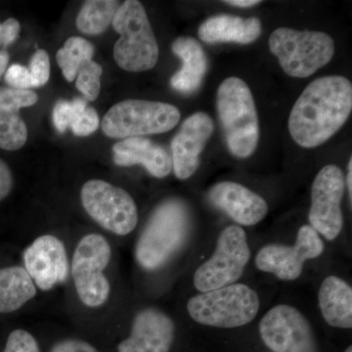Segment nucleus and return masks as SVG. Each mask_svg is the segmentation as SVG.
I'll return each instance as SVG.
<instances>
[{"label": "nucleus", "instance_id": "f257e3e1", "mask_svg": "<svg viewBox=\"0 0 352 352\" xmlns=\"http://www.w3.org/2000/svg\"><path fill=\"white\" fill-rule=\"evenodd\" d=\"M352 110V85L328 76L308 85L292 109L289 131L303 148L318 147L346 124Z\"/></svg>", "mask_w": 352, "mask_h": 352}, {"label": "nucleus", "instance_id": "f03ea898", "mask_svg": "<svg viewBox=\"0 0 352 352\" xmlns=\"http://www.w3.org/2000/svg\"><path fill=\"white\" fill-rule=\"evenodd\" d=\"M188 208L182 201L170 199L155 208L135 248L141 267H161L184 244L190 231Z\"/></svg>", "mask_w": 352, "mask_h": 352}, {"label": "nucleus", "instance_id": "7ed1b4c3", "mask_svg": "<svg viewBox=\"0 0 352 352\" xmlns=\"http://www.w3.org/2000/svg\"><path fill=\"white\" fill-rule=\"evenodd\" d=\"M217 108L231 154L241 159L252 156L259 139L256 104L251 89L236 76L219 85Z\"/></svg>", "mask_w": 352, "mask_h": 352}, {"label": "nucleus", "instance_id": "20e7f679", "mask_svg": "<svg viewBox=\"0 0 352 352\" xmlns=\"http://www.w3.org/2000/svg\"><path fill=\"white\" fill-rule=\"evenodd\" d=\"M112 25L120 34L113 46V58L120 68L139 73L156 66L159 46L141 2L127 0L120 4Z\"/></svg>", "mask_w": 352, "mask_h": 352}, {"label": "nucleus", "instance_id": "39448f33", "mask_svg": "<svg viewBox=\"0 0 352 352\" xmlns=\"http://www.w3.org/2000/svg\"><path fill=\"white\" fill-rule=\"evenodd\" d=\"M258 294L244 284H233L192 296L190 317L201 325L232 329L251 323L258 314Z\"/></svg>", "mask_w": 352, "mask_h": 352}, {"label": "nucleus", "instance_id": "423d86ee", "mask_svg": "<svg viewBox=\"0 0 352 352\" xmlns=\"http://www.w3.org/2000/svg\"><path fill=\"white\" fill-rule=\"evenodd\" d=\"M270 50L287 75L305 78L332 60L335 43L324 32L279 28L270 36Z\"/></svg>", "mask_w": 352, "mask_h": 352}, {"label": "nucleus", "instance_id": "0eeeda50", "mask_svg": "<svg viewBox=\"0 0 352 352\" xmlns=\"http://www.w3.org/2000/svg\"><path fill=\"white\" fill-rule=\"evenodd\" d=\"M179 120V110L170 104L129 99L108 111L102 131L111 138H140L170 131Z\"/></svg>", "mask_w": 352, "mask_h": 352}, {"label": "nucleus", "instance_id": "6e6552de", "mask_svg": "<svg viewBox=\"0 0 352 352\" xmlns=\"http://www.w3.org/2000/svg\"><path fill=\"white\" fill-rule=\"evenodd\" d=\"M111 258V245L100 234H87L76 245L72 261V276L80 302L88 307H101L110 296L111 285L104 270Z\"/></svg>", "mask_w": 352, "mask_h": 352}, {"label": "nucleus", "instance_id": "1a4fd4ad", "mask_svg": "<svg viewBox=\"0 0 352 352\" xmlns=\"http://www.w3.org/2000/svg\"><path fill=\"white\" fill-rule=\"evenodd\" d=\"M251 258L247 235L240 226L226 227L220 233L212 258L194 274V286L201 293L236 284Z\"/></svg>", "mask_w": 352, "mask_h": 352}, {"label": "nucleus", "instance_id": "9d476101", "mask_svg": "<svg viewBox=\"0 0 352 352\" xmlns=\"http://www.w3.org/2000/svg\"><path fill=\"white\" fill-rule=\"evenodd\" d=\"M80 199L85 212L109 232L126 236L138 226V207L126 190L92 179L83 185Z\"/></svg>", "mask_w": 352, "mask_h": 352}, {"label": "nucleus", "instance_id": "9b49d317", "mask_svg": "<svg viewBox=\"0 0 352 352\" xmlns=\"http://www.w3.org/2000/svg\"><path fill=\"white\" fill-rule=\"evenodd\" d=\"M259 333L272 352H318L311 325L291 305L271 308L259 323Z\"/></svg>", "mask_w": 352, "mask_h": 352}, {"label": "nucleus", "instance_id": "f8f14e48", "mask_svg": "<svg viewBox=\"0 0 352 352\" xmlns=\"http://www.w3.org/2000/svg\"><path fill=\"white\" fill-rule=\"evenodd\" d=\"M344 186V173L333 164L324 166L312 184L308 219L312 228L329 241L335 240L342 232L344 217L340 204Z\"/></svg>", "mask_w": 352, "mask_h": 352}, {"label": "nucleus", "instance_id": "ddd939ff", "mask_svg": "<svg viewBox=\"0 0 352 352\" xmlns=\"http://www.w3.org/2000/svg\"><path fill=\"white\" fill-rule=\"evenodd\" d=\"M324 243L318 233L309 226L298 230L296 244H270L261 248L256 258V265L263 272L272 273L284 281H294L302 273L307 261L323 254Z\"/></svg>", "mask_w": 352, "mask_h": 352}, {"label": "nucleus", "instance_id": "4468645a", "mask_svg": "<svg viewBox=\"0 0 352 352\" xmlns=\"http://www.w3.org/2000/svg\"><path fill=\"white\" fill-rule=\"evenodd\" d=\"M23 261L28 274L36 287L43 291H50L68 279L66 247L55 236L47 234L36 238L25 250Z\"/></svg>", "mask_w": 352, "mask_h": 352}, {"label": "nucleus", "instance_id": "2eb2a0df", "mask_svg": "<svg viewBox=\"0 0 352 352\" xmlns=\"http://www.w3.org/2000/svg\"><path fill=\"white\" fill-rule=\"evenodd\" d=\"M214 129V120L203 112L194 113L183 122L171 141L173 168L178 179H188L198 170L201 152Z\"/></svg>", "mask_w": 352, "mask_h": 352}, {"label": "nucleus", "instance_id": "dca6fc26", "mask_svg": "<svg viewBox=\"0 0 352 352\" xmlns=\"http://www.w3.org/2000/svg\"><path fill=\"white\" fill-rule=\"evenodd\" d=\"M175 337V325L156 308L141 310L134 317L131 333L118 346V352H170Z\"/></svg>", "mask_w": 352, "mask_h": 352}, {"label": "nucleus", "instance_id": "f3484780", "mask_svg": "<svg viewBox=\"0 0 352 352\" xmlns=\"http://www.w3.org/2000/svg\"><path fill=\"white\" fill-rule=\"evenodd\" d=\"M208 196L212 205L241 226H256L268 212L265 200L239 183H217Z\"/></svg>", "mask_w": 352, "mask_h": 352}, {"label": "nucleus", "instance_id": "a211bd4d", "mask_svg": "<svg viewBox=\"0 0 352 352\" xmlns=\"http://www.w3.org/2000/svg\"><path fill=\"white\" fill-rule=\"evenodd\" d=\"M113 159L120 166L142 164L150 175L166 177L173 170L170 153L161 145L143 138H126L113 147Z\"/></svg>", "mask_w": 352, "mask_h": 352}, {"label": "nucleus", "instance_id": "6ab92c4d", "mask_svg": "<svg viewBox=\"0 0 352 352\" xmlns=\"http://www.w3.org/2000/svg\"><path fill=\"white\" fill-rule=\"evenodd\" d=\"M173 53L183 61L182 68L170 78L176 91L192 94L200 88L208 71V58L198 41L189 36H180L173 41Z\"/></svg>", "mask_w": 352, "mask_h": 352}, {"label": "nucleus", "instance_id": "aec40b11", "mask_svg": "<svg viewBox=\"0 0 352 352\" xmlns=\"http://www.w3.org/2000/svg\"><path fill=\"white\" fill-rule=\"evenodd\" d=\"M263 27L258 18H243L220 14L208 18L199 28V36L207 43H254L261 36Z\"/></svg>", "mask_w": 352, "mask_h": 352}, {"label": "nucleus", "instance_id": "412c9836", "mask_svg": "<svg viewBox=\"0 0 352 352\" xmlns=\"http://www.w3.org/2000/svg\"><path fill=\"white\" fill-rule=\"evenodd\" d=\"M318 302L329 325L352 328V289L346 281L337 276L325 278L319 289Z\"/></svg>", "mask_w": 352, "mask_h": 352}, {"label": "nucleus", "instance_id": "4be33fe9", "mask_svg": "<svg viewBox=\"0 0 352 352\" xmlns=\"http://www.w3.org/2000/svg\"><path fill=\"white\" fill-rule=\"evenodd\" d=\"M36 287L22 266L0 268V314H11L36 296Z\"/></svg>", "mask_w": 352, "mask_h": 352}, {"label": "nucleus", "instance_id": "5701e85b", "mask_svg": "<svg viewBox=\"0 0 352 352\" xmlns=\"http://www.w3.org/2000/svg\"><path fill=\"white\" fill-rule=\"evenodd\" d=\"M120 7L116 0H88L76 17V27L83 34H100L112 24Z\"/></svg>", "mask_w": 352, "mask_h": 352}, {"label": "nucleus", "instance_id": "b1692460", "mask_svg": "<svg viewBox=\"0 0 352 352\" xmlns=\"http://www.w3.org/2000/svg\"><path fill=\"white\" fill-rule=\"evenodd\" d=\"M94 46L87 39L80 36H72L67 39L63 48L57 51L56 60L63 72L64 78L68 82H74L78 69L83 62L92 60Z\"/></svg>", "mask_w": 352, "mask_h": 352}, {"label": "nucleus", "instance_id": "393cba45", "mask_svg": "<svg viewBox=\"0 0 352 352\" xmlns=\"http://www.w3.org/2000/svg\"><path fill=\"white\" fill-rule=\"evenodd\" d=\"M28 129L19 113H0V148L16 151L27 142Z\"/></svg>", "mask_w": 352, "mask_h": 352}, {"label": "nucleus", "instance_id": "a878e982", "mask_svg": "<svg viewBox=\"0 0 352 352\" xmlns=\"http://www.w3.org/2000/svg\"><path fill=\"white\" fill-rule=\"evenodd\" d=\"M103 69L94 60L83 62L76 74V87L88 101L96 100L101 90L100 78Z\"/></svg>", "mask_w": 352, "mask_h": 352}, {"label": "nucleus", "instance_id": "bb28decb", "mask_svg": "<svg viewBox=\"0 0 352 352\" xmlns=\"http://www.w3.org/2000/svg\"><path fill=\"white\" fill-rule=\"evenodd\" d=\"M38 100L32 90L0 87V113H19L20 109L31 107Z\"/></svg>", "mask_w": 352, "mask_h": 352}, {"label": "nucleus", "instance_id": "cd10ccee", "mask_svg": "<svg viewBox=\"0 0 352 352\" xmlns=\"http://www.w3.org/2000/svg\"><path fill=\"white\" fill-rule=\"evenodd\" d=\"M87 101L76 98L69 102L60 100L53 109V122L59 132H65L72 126L78 116L87 108Z\"/></svg>", "mask_w": 352, "mask_h": 352}, {"label": "nucleus", "instance_id": "c85d7f7f", "mask_svg": "<svg viewBox=\"0 0 352 352\" xmlns=\"http://www.w3.org/2000/svg\"><path fill=\"white\" fill-rule=\"evenodd\" d=\"M29 72L32 87H43L50 80V60L45 50H41L34 53L30 62Z\"/></svg>", "mask_w": 352, "mask_h": 352}, {"label": "nucleus", "instance_id": "c756f323", "mask_svg": "<svg viewBox=\"0 0 352 352\" xmlns=\"http://www.w3.org/2000/svg\"><path fill=\"white\" fill-rule=\"evenodd\" d=\"M3 352H41V349L32 333L18 329L9 335Z\"/></svg>", "mask_w": 352, "mask_h": 352}, {"label": "nucleus", "instance_id": "7c9ffc66", "mask_svg": "<svg viewBox=\"0 0 352 352\" xmlns=\"http://www.w3.org/2000/svg\"><path fill=\"white\" fill-rule=\"evenodd\" d=\"M99 124L100 122H99L98 113L96 110L92 107H87L83 112L78 116L69 129L75 135L85 138V136L90 135L96 131L98 129Z\"/></svg>", "mask_w": 352, "mask_h": 352}, {"label": "nucleus", "instance_id": "2f4dec72", "mask_svg": "<svg viewBox=\"0 0 352 352\" xmlns=\"http://www.w3.org/2000/svg\"><path fill=\"white\" fill-rule=\"evenodd\" d=\"M4 78L9 87L15 89L29 90L32 88L29 69L19 64L11 65L4 74Z\"/></svg>", "mask_w": 352, "mask_h": 352}, {"label": "nucleus", "instance_id": "473e14b6", "mask_svg": "<svg viewBox=\"0 0 352 352\" xmlns=\"http://www.w3.org/2000/svg\"><path fill=\"white\" fill-rule=\"evenodd\" d=\"M20 34V24L17 20L10 18L0 23V50H6L17 39Z\"/></svg>", "mask_w": 352, "mask_h": 352}, {"label": "nucleus", "instance_id": "72a5a7b5", "mask_svg": "<svg viewBox=\"0 0 352 352\" xmlns=\"http://www.w3.org/2000/svg\"><path fill=\"white\" fill-rule=\"evenodd\" d=\"M50 352H98L89 342L82 340L67 339L58 342Z\"/></svg>", "mask_w": 352, "mask_h": 352}, {"label": "nucleus", "instance_id": "f704fd0d", "mask_svg": "<svg viewBox=\"0 0 352 352\" xmlns=\"http://www.w3.org/2000/svg\"><path fill=\"white\" fill-rule=\"evenodd\" d=\"M13 187V175L10 168L0 159V201L10 194Z\"/></svg>", "mask_w": 352, "mask_h": 352}, {"label": "nucleus", "instance_id": "c9c22d12", "mask_svg": "<svg viewBox=\"0 0 352 352\" xmlns=\"http://www.w3.org/2000/svg\"><path fill=\"white\" fill-rule=\"evenodd\" d=\"M230 6L241 7V8H249L258 4L261 3L259 0H229V1H224Z\"/></svg>", "mask_w": 352, "mask_h": 352}, {"label": "nucleus", "instance_id": "e433bc0d", "mask_svg": "<svg viewBox=\"0 0 352 352\" xmlns=\"http://www.w3.org/2000/svg\"><path fill=\"white\" fill-rule=\"evenodd\" d=\"M8 62V52H7L6 50H0V78L6 74Z\"/></svg>", "mask_w": 352, "mask_h": 352}, {"label": "nucleus", "instance_id": "4c0bfd02", "mask_svg": "<svg viewBox=\"0 0 352 352\" xmlns=\"http://www.w3.org/2000/svg\"><path fill=\"white\" fill-rule=\"evenodd\" d=\"M346 186L349 188V198L352 200V157L349 160V166H347Z\"/></svg>", "mask_w": 352, "mask_h": 352}, {"label": "nucleus", "instance_id": "58836bf2", "mask_svg": "<svg viewBox=\"0 0 352 352\" xmlns=\"http://www.w3.org/2000/svg\"><path fill=\"white\" fill-rule=\"evenodd\" d=\"M344 352H352V346H349Z\"/></svg>", "mask_w": 352, "mask_h": 352}]
</instances>
